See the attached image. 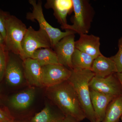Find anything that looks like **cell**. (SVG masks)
<instances>
[{
	"label": "cell",
	"mask_w": 122,
	"mask_h": 122,
	"mask_svg": "<svg viewBox=\"0 0 122 122\" xmlns=\"http://www.w3.org/2000/svg\"><path fill=\"white\" fill-rule=\"evenodd\" d=\"M45 7L53 9L54 15L61 24V28L64 29L68 25L67 16L73 11L72 0H48Z\"/></svg>",
	"instance_id": "8fae6325"
},
{
	"label": "cell",
	"mask_w": 122,
	"mask_h": 122,
	"mask_svg": "<svg viewBox=\"0 0 122 122\" xmlns=\"http://www.w3.org/2000/svg\"><path fill=\"white\" fill-rule=\"evenodd\" d=\"M91 71L95 76L100 78L106 77L117 73L115 63L110 57L101 55L94 59Z\"/></svg>",
	"instance_id": "9a60e30c"
},
{
	"label": "cell",
	"mask_w": 122,
	"mask_h": 122,
	"mask_svg": "<svg viewBox=\"0 0 122 122\" xmlns=\"http://www.w3.org/2000/svg\"><path fill=\"white\" fill-rule=\"evenodd\" d=\"M46 89L49 98L65 116H71L80 122L86 118L76 92L68 80Z\"/></svg>",
	"instance_id": "6da1fadb"
},
{
	"label": "cell",
	"mask_w": 122,
	"mask_h": 122,
	"mask_svg": "<svg viewBox=\"0 0 122 122\" xmlns=\"http://www.w3.org/2000/svg\"><path fill=\"white\" fill-rule=\"evenodd\" d=\"M3 49V48H1V49H0V51L1 50V49Z\"/></svg>",
	"instance_id": "f1b7e54d"
},
{
	"label": "cell",
	"mask_w": 122,
	"mask_h": 122,
	"mask_svg": "<svg viewBox=\"0 0 122 122\" xmlns=\"http://www.w3.org/2000/svg\"><path fill=\"white\" fill-rule=\"evenodd\" d=\"M7 52V62L5 77L9 85L17 86L24 81V77L23 61L19 55Z\"/></svg>",
	"instance_id": "9c48e42d"
},
{
	"label": "cell",
	"mask_w": 122,
	"mask_h": 122,
	"mask_svg": "<svg viewBox=\"0 0 122 122\" xmlns=\"http://www.w3.org/2000/svg\"><path fill=\"white\" fill-rule=\"evenodd\" d=\"M68 81L74 88L86 118L91 122H96L91 99L89 84L95 76L91 70H72Z\"/></svg>",
	"instance_id": "7a4b0ae2"
},
{
	"label": "cell",
	"mask_w": 122,
	"mask_h": 122,
	"mask_svg": "<svg viewBox=\"0 0 122 122\" xmlns=\"http://www.w3.org/2000/svg\"><path fill=\"white\" fill-rule=\"evenodd\" d=\"M122 115V95L115 98L109 103L102 122H119Z\"/></svg>",
	"instance_id": "e0dca14e"
},
{
	"label": "cell",
	"mask_w": 122,
	"mask_h": 122,
	"mask_svg": "<svg viewBox=\"0 0 122 122\" xmlns=\"http://www.w3.org/2000/svg\"><path fill=\"white\" fill-rule=\"evenodd\" d=\"M91 99L96 122H102L105 118L108 105L115 97L90 89Z\"/></svg>",
	"instance_id": "5bb4252c"
},
{
	"label": "cell",
	"mask_w": 122,
	"mask_h": 122,
	"mask_svg": "<svg viewBox=\"0 0 122 122\" xmlns=\"http://www.w3.org/2000/svg\"><path fill=\"white\" fill-rule=\"evenodd\" d=\"M118 46V51L110 58L115 63L117 70V73H120L122 72V37L119 40Z\"/></svg>",
	"instance_id": "44dd1931"
},
{
	"label": "cell",
	"mask_w": 122,
	"mask_h": 122,
	"mask_svg": "<svg viewBox=\"0 0 122 122\" xmlns=\"http://www.w3.org/2000/svg\"><path fill=\"white\" fill-rule=\"evenodd\" d=\"M52 48L39 49L34 53L32 58L37 61L41 66L59 64L56 55Z\"/></svg>",
	"instance_id": "d6986e66"
},
{
	"label": "cell",
	"mask_w": 122,
	"mask_h": 122,
	"mask_svg": "<svg viewBox=\"0 0 122 122\" xmlns=\"http://www.w3.org/2000/svg\"><path fill=\"white\" fill-rule=\"evenodd\" d=\"M35 92V89L32 87L14 95L10 99L11 106L16 110L27 109L34 100Z\"/></svg>",
	"instance_id": "2e32d148"
},
{
	"label": "cell",
	"mask_w": 122,
	"mask_h": 122,
	"mask_svg": "<svg viewBox=\"0 0 122 122\" xmlns=\"http://www.w3.org/2000/svg\"><path fill=\"white\" fill-rule=\"evenodd\" d=\"M94 59L86 53L75 49L71 58L72 70H91Z\"/></svg>",
	"instance_id": "ac0fdd59"
},
{
	"label": "cell",
	"mask_w": 122,
	"mask_h": 122,
	"mask_svg": "<svg viewBox=\"0 0 122 122\" xmlns=\"http://www.w3.org/2000/svg\"><path fill=\"white\" fill-rule=\"evenodd\" d=\"M25 78L30 86L42 87V66L39 62L32 58L23 61Z\"/></svg>",
	"instance_id": "4fadbf2b"
},
{
	"label": "cell",
	"mask_w": 122,
	"mask_h": 122,
	"mask_svg": "<svg viewBox=\"0 0 122 122\" xmlns=\"http://www.w3.org/2000/svg\"><path fill=\"white\" fill-rule=\"evenodd\" d=\"M9 14L7 12H5L0 9V33L4 39L6 35L5 30V21L7 16Z\"/></svg>",
	"instance_id": "603a6c76"
},
{
	"label": "cell",
	"mask_w": 122,
	"mask_h": 122,
	"mask_svg": "<svg viewBox=\"0 0 122 122\" xmlns=\"http://www.w3.org/2000/svg\"><path fill=\"white\" fill-rule=\"evenodd\" d=\"M27 29L26 25L21 20L9 14L5 21V50L20 56L21 43Z\"/></svg>",
	"instance_id": "277c9868"
},
{
	"label": "cell",
	"mask_w": 122,
	"mask_h": 122,
	"mask_svg": "<svg viewBox=\"0 0 122 122\" xmlns=\"http://www.w3.org/2000/svg\"><path fill=\"white\" fill-rule=\"evenodd\" d=\"M29 3L33 7L32 12L28 13L26 15L27 20L33 21L36 20L39 24L40 29L46 33L50 39L52 49L63 38L70 34H75V33L70 30H66L62 32L59 29L54 28L46 20L43 14L41 1L37 2L35 0H30Z\"/></svg>",
	"instance_id": "5b68a950"
},
{
	"label": "cell",
	"mask_w": 122,
	"mask_h": 122,
	"mask_svg": "<svg viewBox=\"0 0 122 122\" xmlns=\"http://www.w3.org/2000/svg\"><path fill=\"white\" fill-rule=\"evenodd\" d=\"M75 34L67 35L60 40L53 48L59 64L71 70V58L75 49Z\"/></svg>",
	"instance_id": "30bf717a"
},
{
	"label": "cell",
	"mask_w": 122,
	"mask_h": 122,
	"mask_svg": "<svg viewBox=\"0 0 122 122\" xmlns=\"http://www.w3.org/2000/svg\"></svg>",
	"instance_id": "f546056e"
},
{
	"label": "cell",
	"mask_w": 122,
	"mask_h": 122,
	"mask_svg": "<svg viewBox=\"0 0 122 122\" xmlns=\"http://www.w3.org/2000/svg\"><path fill=\"white\" fill-rule=\"evenodd\" d=\"M90 89L116 97L122 95V86L116 76L113 74L105 78L94 76L89 84Z\"/></svg>",
	"instance_id": "ba28073f"
},
{
	"label": "cell",
	"mask_w": 122,
	"mask_h": 122,
	"mask_svg": "<svg viewBox=\"0 0 122 122\" xmlns=\"http://www.w3.org/2000/svg\"><path fill=\"white\" fill-rule=\"evenodd\" d=\"M42 85L46 88L52 87L68 80L72 71L60 64L42 66Z\"/></svg>",
	"instance_id": "52a82bcc"
},
{
	"label": "cell",
	"mask_w": 122,
	"mask_h": 122,
	"mask_svg": "<svg viewBox=\"0 0 122 122\" xmlns=\"http://www.w3.org/2000/svg\"><path fill=\"white\" fill-rule=\"evenodd\" d=\"M62 122H81L71 116H65Z\"/></svg>",
	"instance_id": "d4e9b609"
},
{
	"label": "cell",
	"mask_w": 122,
	"mask_h": 122,
	"mask_svg": "<svg viewBox=\"0 0 122 122\" xmlns=\"http://www.w3.org/2000/svg\"><path fill=\"white\" fill-rule=\"evenodd\" d=\"M116 74L121 82L122 86V72L120 73H116Z\"/></svg>",
	"instance_id": "4316f807"
},
{
	"label": "cell",
	"mask_w": 122,
	"mask_h": 122,
	"mask_svg": "<svg viewBox=\"0 0 122 122\" xmlns=\"http://www.w3.org/2000/svg\"><path fill=\"white\" fill-rule=\"evenodd\" d=\"M1 48L5 49V39L0 33V49Z\"/></svg>",
	"instance_id": "484cf974"
},
{
	"label": "cell",
	"mask_w": 122,
	"mask_h": 122,
	"mask_svg": "<svg viewBox=\"0 0 122 122\" xmlns=\"http://www.w3.org/2000/svg\"><path fill=\"white\" fill-rule=\"evenodd\" d=\"M120 120L122 121V116H121V118H120Z\"/></svg>",
	"instance_id": "83f0119b"
},
{
	"label": "cell",
	"mask_w": 122,
	"mask_h": 122,
	"mask_svg": "<svg viewBox=\"0 0 122 122\" xmlns=\"http://www.w3.org/2000/svg\"><path fill=\"white\" fill-rule=\"evenodd\" d=\"M65 116L53 111L48 105L37 113L31 119L30 122H62Z\"/></svg>",
	"instance_id": "ffe728a7"
},
{
	"label": "cell",
	"mask_w": 122,
	"mask_h": 122,
	"mask_svg": "<svg viewBox=\"0 0 122 122\" xmlns=\"http://www.w3.org/2000/svg\"><path fill=\"white\" fill-rule=\"evenodd\" d=\"M80 36L79 39L75 41V49L87 54L94 59L102 54L100 51V38L93 34Z\"/></svg>",
	"instance_id": "7c38bea8"
},
{
	"label": "cell",
	"mask_w": 122,
	"mask_h": 122,
	"mask_svg": "<svg viewBox=\"0 0 122 122\" xmlns=\"http://www.w3.org/2000/svg\"><path fill=\"white\" fill-rule=\"evenodd\" d=\"M7 62V52L5 49L0 51V82L5 77Z\"/></svg>",
	"instance_id": "7402d4cb"
},
{
	"label": "cell",
	"mask_w": 122,
	"mask_h": 122,
	"mask_svg": "<svg viewBox=\"0 0 122 122\" xmlns=\"http://www.w3.org/2000/svg\"><path fill=\"white\" fill-rule=\"evenodd\" d=\"M46 48L52 49L50 39L47 34L41 29L35 30L30 26L27 28L22 40L20 56L23 61L32 58L36 50Z\"/></svg>",
	"instance_id": "8992f818"
},
{
	"label": "cell",
	"mask_w": 122,
	"mask_h": 122,
	"mask_svg": "<svg viewBox=\"0 0 122 122\" xmlns=\"http://www.w3.org/2000/svg\"><path fill=\"white\" fill-rule=\"evenodd\" d=\"M74 15L71 21L64 29L70 30L79 35L87 34L93 21L94 12L93 7L87 0H72Z\"/></svg>",
	"instance_id": "3957f363"
},
{
	"label": "cell",
	"mask_w": 122,
	"mask_h": 122,
	"mask_svg": "<svg viewBox=\"0 0 122 122\" xmlns=\"http://www.w3.org/2000/svg\"><path fill=\"white\" fill-rule=\"evenodd\" d=\"M13 121L11 116L0 108V122H12Z\"/></svg>",
	"instance_id": "cb8c5ba5"
}]
</instances>
